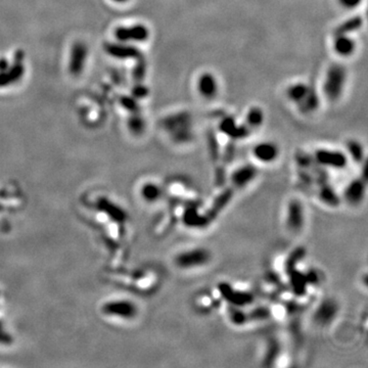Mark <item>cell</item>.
I'll list each match as a JSON object with an SVG mask.
<instances>
[{
	"label": "cell",
	"instance_id": "obj_5",
	"mask_svg": "<svg viewBox=\"0 0 368 368\" xmlns=\"http://www.w3.org/2000/svg\"><path fill=\"white\" fill-rule=\"evenodd\" d=\"M258 175V169L252 164H245L241 167L236 168L230 176L231 184L236 190H243V188L250 185Z\"/></svg>",
	"mask_w": 368,
	"mask_h": 368
},
{
	"label": "cell",
	"instance_id": "obj_10",
	"mask_svg": "<svg viewBox=\"0 0 368 368\" xmlns=\"http://www.w3.org/2000/svg\"><path fill=\"white\" fill-rule=\"evenodd\" d=\"M219 130L223 134L229 136L232 139H243L246 138L251 133V129L245 124L238 125L234 118L226 117L219 124Z\"/></svg>",
	"mask_w": 368,
	"mask_h": 368
},
{
	"label": "cell",
	"instance_id": "obj_18",
	"mask_svg": "<svg viewBox=\"0 0 368 368\" xmlns=\"http://www.w3.org/2000/svg\"><path fill=\"white\" fill-rule=\"evenodd\" d=\"M293 274L291 275V284L293 287V291L298 296H304V294L307 291L308 286V280L307 276L304 273L297 272L296 270H293Z\"/></svg>",
	"mask_w": 368,
	"mask_h": 368
},
{
	"label": "cell",
	"instance_id": "obj_7",
	"mask_svg": "<svg viewBox=\"0 0 368 368\" xmlns=\"http://www.w3.org/2000/svg\"><path fill=\"white\" fill-rule=\"evenodd\" d=\"M365 193V180L361 178H356L347 184L344 191V198L350 206H358L364 200Z\"/></svg>",
	"mask_w": 368,
	"mask_h": 368
},
{
	"label": "cell",
	"instance_id": "obj_19",
	"mask_svg": "<svg viewBox=\"0 0 368 368\" xmlns=\"http://www.w3.org/2000/svg\"><path fill=\"white\" fill-rule=\"evenodd\" d=\"M319 197L325 205L331 207H337L341 203V198L330 185H324L320 188Z\"/></svg>",
	"mask_w": 368,
	"mask_h": 368
},
{
	"label": "cell",
	"instance_id": "obj_21",
	"mask_svg": "<svg viewBox=\"0 0 368 368\" xmlns=\"http://www.w3.org/2000/svg\"><path fill=\"white\" fill-rule=\"evenodd\" d=\"M347 150H348V154H349V156L356 163L362 162L364 158V151H363L362 144L359 141L352 139V140H350L347 143Z\"/></svg>",
	"mask_w": 368,
	"mask_h": 368
},
{
	"label": "cell",
	"instance_id": "obj_11",
	"mask_svg": "<svg viewBox=\"0 0 368 368\" xmlns=\"http://www.w3.org/2000/svg\"><path fill=\"white\" fill-rule=\"evenodd\" d=\"M219 85L217 78L212 73H203L197 80V91L206 99H213L218 94Z\"/></svg>",
	"mask_w": 368,
	"mask_h": 368
},
{
	"label": "cell",
	"instance_id": "obj_20",
	"mask_svg": "<svg viewBox=\"0 0 368 368\" xmlns=\"http://www.w3.org/2000/svg\"><path fill=\"white\" fill-rule=\"evenodd\" d=\"M162 196L161 187L155 183H146L142 187V197L146 202L154 203L157 202Z\"/></svg>",
	"mask_w": 368,
	"mask_h": 368
},
{
	"label": "cell",
	"instance_id": "obj_22",
	"mask_svg": "<svg viewBox=\"0 0 368 368\" xmlns=\"http://www.w3.org/2000/svg\"><path fill=\"white\" fill-rule=\"evenodd\" d=\"M229 319L234 325H243L247 321V317L245 314V312H243L242 310L238 309V307H237V309L233 310L230 313Z\"/></svg>",
	"mask_w": 368,
	"mask_h": 368
},
{
	"label": "cell",
	"instance_id": "obj_13",
	"mask_svg": "<svg viewBox=\"0 0 368 368\" xmlns=\"http://www.w3.org/2000/svg\"><path fill=\"white\" fill-rule=\"evenodd\" d=\"M333 51L334 53L344 57L351 56L356 51V42L350 35H334Z\"/></svg>",
	"mask_w": 368,
	"mask_h": 368
},
{
	"label": "cell",
	"instance_id": "obj_6",
	"mask_svg": "<svg viewBox=\"0 0 368 368\" xmlns=\"http://www.w3.org/2000/svg\"><path fill=\"white\" fill-rule=\"evenodd\" d=\"M219 291L222 294L221 296L225 300L229 301V303L235 307H244L248 304H251L254 300V297L247 292H242L234 288L228 283H220L219 284Z\"/></svg>",
	"mask_w": 368,
	"mask_h": 368
},
{
	"label": "cell",
	"instance_id": "obj_17",
	"mask_svg": "<svg viewBox=\"0 0 368 368\" xmlns=\"http://www.w3.org/2000/svg\"><path fill=\"white\" fill-rule=\"evenodd\" d=\"M264 112L263 109L259 106H253L246 114V119H245V125L251 129H257L263 125L264 123Z\"/></svg>",
	"mask_w": 368,
	"mask_h": 368
},
{
	"label": "cell",
	"instance_id": "obj_14",
	"mask_svg": "<svg viewBox=\"0 0 368 368\" xmlns=\"http://www.w3.org/2000/svg\"><path fill=\"white\" fill-rule=\"evenodd\" d=\"M319 96H318L315 88L313 86H310L309 90H308L305 97L302 99L300 104H298V107L299 111L304 115H309L314 113L316 109L319 107Z\"/></svg>",
	"mask_w": 368,
	"mask_h": 368
},
{
	"label": "cell",
	"instance_id": "obj_2",
	"mask_svg": "<svg viewBox=\"0 0 368 368\" xmlns=\"http://www.w3.org/2000/svg\"><path fill=\"white\" fill-rule=\"evenodd\" d=\"M211 259L212 254L208 248L196 246L178 253L174 258V263L179 269L192 270L208 265Z\"/></svg>",
	"mask_w": 368,
	"mask_h": 368
},
{
	"label": "cell",
	"instance_id": "obj_4",
	"mask_svg": "<svg viewBox=\"0 0 368 368\" xmlns=\"http://www.w3.org/2000/svg\"><path fill=\"white\" fill-rule=\"evenodd\" d=\"M285 223L288 229L293 232H299L302 230L305 223V211L302 203L294 198L287 205Z\"/></svg>",
	"mask_w": 368,
	"mask_h": 368
},
{
	"label": "cell",
	"instance_id": "obj_23",
	"mask_svg": "<svg viewBox=\"0 0 368 368\" xmlns=\"http://www.w3.org/2000/svg\"><path fill=\"white\" fill-rule=\"evenodd\" d=\"M362 0H339V3L347 9H354L359 6Z\"/></svg>",
	"mask_w": 368,
	"mask_h": 368
},
{
	"label": "cell",
	"instance_id": "obj_3",
	"mask_svg": "<svg viewBox=\"0 0 368 368\" xmlns=\"http://www.w3.org/2000/svg\"><path fill=\"white\" fill-rule=\"evenodd\" d=\"M314 158L318 165L333 169V170H343L349 163V158L347 154L337 150H328V148L317 150L314 154Z\"/></svg>",
	"mask_w": 368,
	"mask_h": 368
},
{
	"label": "cell",
	"instance_id": "obj_1",
	"mask_svg": "<svg viewBox=\"0 0 368 368\" xmlns=\"http://www.w3.org/2000/svg\"><path fill=\"white\" fill-rule=\"evenodd\" d=\"M347 81V70L341 64H333L327 69L324 82L323 92L328 101L336 102L345 89Z\"/></svg>",
	"mask_w": 368,
	"mask_h": 368
},
{
	"label": "cell",
	"instance_id": "obj_12",
	"mask_svg": "<svg viewBox=\"0 0 368 368\" xmlns=\"http://www.w3.org/2000/svg\"><path fill=\"white\" fill-rule=\"evenodd\" d=\"M182 222L190 228H204L211 222L206 213H200L195 207H188L182 215Z\"/></svg>",
	"mask_w": 368,
	"mask_h": 368
},
{
	"label": "cell",
	"instance_id": "obj_16",
	"mask_svg": "<svg viewBox=\"0 0 368 368\" xmlns=\"http://www.w3.org/2000/svg\"><path fill=\"white\" fill-rule=\"evenodd\" d=\"M310 85H307L305 83H295L291 86H288L286 89V96L290 101L296 105L300 104L302 99L307 94L309 90Z\"/></svg>",
	"mask_w": 368,
	"mask_h": 368
},
{
	"label": "cell",
	"instance_id": "obj_15",
	"mask_svg": "<svg viewBox=\"0 0 368 368\" xmlns=\"http://www.w3.org/2000/svg\"><path fill=\"white\" fill-rule=\"evenodd\" d=\"M363 26V18L359 16H355L346 19L334 30V35H350L358 31Z\"/></svg>",
	"mask_w": 368,
	"mask_h": 368
},
{
	"label": "cell",
	"instance_id": "obj_8",
	"mask_svg": "<svg viewBox=\"0 0 368 368\" xmlns=\"http://www.w3.org/2000/svg\"><path fill=\"white\" fill-rule=\"evenodd\" d=\"M253 157L260 163L271 164L280 157V148L272 141H262L253 147Z\"/></svg>",
	"mask_w": 368,
	"mask_h": 368
},
{
	"label": "cell",
	"instance_id": "obj_9",
	"mask_svg": "<svg viewBox=\"0 0 368 368\" xmlns=\"http://www.w3.org/2000/svg\"><path fill=\"white\" fill-rule=\"evenodd\" d=\"M337 312H339V306L333 300H324L315 310L314 320L320 325L330 324L334 320Z\"/></svg>",
	"mask_w": 368,
	"mask_h": 368
}]
</instances>
